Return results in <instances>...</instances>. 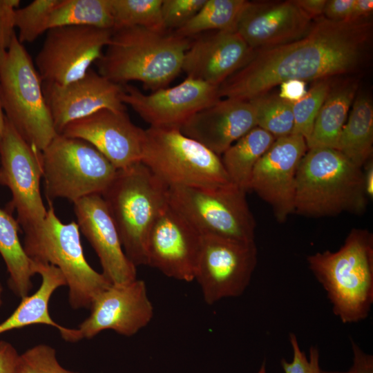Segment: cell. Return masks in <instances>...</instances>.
<instances>
[{"instance_id": "obj_6", "label": "cell", "mask_w": 373, "mask_h": 373, "mask_svg": "<svg viewBox=\"0 0 373 373\" xmlns=\"http://www.w3.org/2000/svg\"><path fill=\"white\" fill-rule=\"evenodd\" d=\"M23 232L27 256L32 260L55 266L63 274L73 309H90L97 296L112 285L87 262L77 222L63 223L52 204H49L39 225Z\"/></svg>"}, {"instance_id": "obj_29", "label": "cell", "mask_w": 373, "mask_h": 373, "mask_svg": "<svg viewBox=\"0 0 373 373\" xmlns=\"http://www.w3.org/2000/svg\"><path fill=\"white\" fill-rule=\"evenodd\" d=\"M68 26L112 29L111 0H59L48 21V30Z\"/></svg>"}, {"instance_id": "obj_25", "label": "cell", "mask_w": 373, "mask_h": 373, "mask_svg": "<svg viewBox=\"0 0 373 373\" xmlns=\"http://www.w3.org/2000/svg\"><path fill=\"white\" fill-rule=\"evenodd\" d=\"M373 106L370 97L358 95L338 140L336 150L358 167L372 158Z\"/></svg>"}, {"instance_id": "obj_45", "label": "cell", "mask_w": 373, "mask_h": 373, "mask_svg": "<svg viewBox=\"0 0 373 373\" xmlns=\"http://www.w3.org/2000/svg\"><path fill=\"white\" fill-rule=\"evenodd\" d=\"M363 180L365 192L368 199L373 197V162L372 158L369 160L363 166Z\"/></svg>"}, {"instance_id": "obj_40", "label": "cell", "mask_w": 373, "mask_h": 373, "mask_svg": "<svg viewBox=\"0 0 373 373\" xmlns=\"http://www.w3.org/2000/svg\"><path fill=\"white\" fill-rule=\"evenodd\" d=\"M355 0L327 1L323 10L325 18L334 21H345L348 17Z\"/></svg>"}, {"instance_id": "obj_11", "label": "cell", "mask_w": 373, "mask_h": 373, "mask_svg": "<svg viewBox=\"0 0 373 373\" xmlns=\"http://www.w3.org/2000/svg\"><path fill=\"white\" fill-rule=\"evenodd\" d=\"M41 151L28 143L6 118L0 139V184L10 190L8 207L23 231L39 225L47 209L41 195Z\"/></svg>"}, {"instance_id": "obj_42", "label": "cell", "mask_w": 373, "mask_h": 373, "mask_svg": "<svg viewBox=\"0 0 373 373\" xmlns=\"http://www.w3.org/2000/svg\"><path fill=\"white\" fill-rule=\"evenodd\" d=\"M19 355L10 343L0 341V373H13Z\"/></svg>"}, {"instance_id": "obj_27", "label": "cell", "mask_w": 373, "mask_h": 373, "mask_svg": "<svg viewBox=\"0 0 373 373\" xmlns=\"http://www.w3.org/2000/svg\"><path fill=\"white\" fill-rule=\"evenodd\" d=\"M19 227L11 212L0 207V255L9 274V287L21 299L32 289L35 273L19 238Z\"/></svg>"}, {"instance_id": "obj_1", "label": "cell", "mask_w": 373, "mask_h": 373, "mask_svg": "<svg viewBox=\"0 0 373 373\" xmlns=\"http://www.w3.org/2000/svg\"><path fill=\"white\" fill-rule=\"evenodd\" d=\"M371 32L365 19L319 18L297 40L254 50L247 64L219 86V95L249 100L287 80H323L348 73L359 64Z\"/></svg>"}, {"instance_id": "obj_19", "label": "cell", "mask_w": 373, "mask_h": 373, "mask_svg": "<svg viewBox=\"0 0 373 373\" xmlns=\"http://www.w3.org/2000/svg\"><path fill=\"white\" fill-rule=\"evenodd\" d=\"M43 90L58 134L69 123L99 110L126 111L122 100L124 85L91 69L68 84L44 82Z\"/></svg>"}, {"instance_id": "obj_8", "label": "cell", "mask_w": 373, "mask_h": 373, "mask_svg": "<svg viewBox=\"0 0 373 373\" xmlns=\"http://www.w3.org/2000/svg\"><path fill=\"white\" fill-rule=\"evenodd\" d=\"M141 162L168 186L213 189L232 184L220 157L178 128L145 130Z\"/></svg>"}, {"instance_id": "obj_24", "label": "cell", "mask_w": 373, "mask_h": 373, "mask_svg": "<svg viewBox=\"0 0 373 373\" xmlns=\"http://www.w3.org/2000/svg\"><path fill=\"white\" fill-rule=\"evenodd\" d=\"M32 268L35 274L40 275L41 283L34 294L22 298L12 314L0 323V334L26 326L43 324L57 328L61 337L70 342L73 329L55 322L48 309L49 301L55 291L66 286L63 274L54 265L35 260H32Z\"/></svg>"}, {"instance_id": "obj_3", "label": "cell", "mask_w": 373, "mask_h": 373, "mask_svg": "<svg viewBox=\"0 0 373 373\" xmlns=\"http://www.w3.org/2000/svg\"><path fill=\"white\" fill-rule=\"evenodd\" d=\"M307 260L342 323L367 318L373 304V235L370 231L352 229L337 251L317 252Z\"/></svg>"}, {"instance_id": "obj_31", "label": "cell", "mask_w": 373, "mask_h": 373, "mask_svg": "<svg viewBox=\"0 0 373 373\" xmlns=\"http://www.w3.org/2000/svg\"><path fill=\"white\" fill-rule=\"evenodd\" d=\"M162 0H111L113 30L140 26L165 32L161 12Z\"/></svg>"}, {"instance_id": "obj_18", "label": "cell", "mask_w": 373, "mask_h": 373, "mask_svg": "<svg viewBox=\"0 0 373 373\" xmlns=\"http://www.w3.org/2000/svg\"><path fill=\"white\" fill-rule=\"evenodd\" d=\"M59 134L88 142L117 170L141 161L145 130L132 122L126 111L99 110L69 123Z\"/></svg>"}, {"instance_id": "obj_39", "label": "cell", "mask_w": 373, "mask_h": 373, "mask_svg": "<svg viewBox=\"0 0 373 373\" xmlns=\"http://www.w3.org/2000/svg\"><path fill=\"white\" fill-rule=\"evenodd\" d=\"M353 353V363L348 371L329 372L322 370L321 373H373V356L365 353L353 340H351Z\"/></svg>"}, {"instance_id": "obj_44", "label": "cell", "mask_w": 373, "mask_h": 373, "mask_svg": "<svg viewBox=\"0 0 373 373\" xmlns=\"http://www.w3.org/2000/svg\"><path fill=\"white\" fill-rule=\"evenodd\" d=\"M311 19L318 17L323 13L326 0H294L293 1Z\"/></svg>"}, {"instance_id": "obj_46", "label": "cell", "mask_w": 373, "mask_h": 373, "mask_svg": "<svg viewBox=\"0 0 373 373\" xmlns=\"http://www.w3.org/2000/svg\"><path fill=\"white\" fill-rule=\"evenodd\" d=\"M6 123V116L3 113V109L2 106L1 91H0V139L3 135Z\"/></svg>"}, {"instance_id": "obj_9", "label": "cell", "mask_w": 373, "mask_h": 373, "mask_svg": "<svg viewBox=\"0 0 373 373\" xmlns=\"http://www.w3.org/2000/svg\"><path fill=\"white\" fill-rule=\"evenodd\" d=\"M44 194L49 204L57 198L72 202L102 195L117 169L88 142L58 134L41 151Z\"/></svg>"}, {"instance_id": "obj_34", "label": "cell", "mask_w": 373, "mask_h": 373, "mask_svg": "<svg viewBox=\"0 0 373 373\" xmlns=\"http://www.w3.org/2000/svg\"><path fill=\"white\" fill-rule=\"evenodd\" d=\"M331 87L326 79L316 82L305 95L292 103L294 119L293 134L303 136L305 140L309 137L316 117Z\"/></svg>"}, {"instance_id": "obj_48", "label": "cell", "mask_w": 373, "mask_h": 373, "mask_svg": "<svg viewBox=\"0 0 373 373\" xmlns=\"http://www.w3.org/2000/svg\"><path fill=\"white\" fill-rule=\"evenodd\" d=\"M3 288L0 283V307L3 304L2 294H3Z\"/></svg>"}, {"instance_id": "obj_28", "label": "cell", "mask_w": 373, "mask_h": 373, "mask_svg": "<svg viewBox=\"0 0 373 373\" xmlns=\"http://www.w3.org/2000/svg\"><path fill=\"white\" fill-rule=\"evenodd\" d=\"M275 140L271 134L256 126L222 153L220 159L233 184L246 193L250 191L254 169Z\"/></svg>"}, {"instance_id": "obj_47", "label": "cell", "mask_w": 373, "mask_h": 373, "mask_svg": "<svg viewBox=\"0 0 373 373\" xmlns=\"http://www.w3.org/2000/svg\"><path fill=\"white\" fill-rule=\"evenodd\" d=\"M257 373H267L265 361H264L262 363V365H261V366H260V369H259V370L258 371Z\"/></svg>"}, {"instance_id": "obj_12", "label": "cell", "mask_w": 373, "mask_h": 373, "mask_svg": "<svg viewBox=\"0 0 373 373\" xmlns=\"http://www.w3.org/2000/svg\"><path fill=\"white\" fill-rule=\"evenodd\" d=\"M257 256L255 241L202 236L194 280L200 285L204 302L211 305L241 296L251 282Z\"/></svg>"}, {"instance_id": "obj_13", "label": "cell", "mask_w": 373, "mask_h": 373, "mask_svg": "<svg viewBox=\"0 0 373 373\" xmlns=\"http://www.w3.org/2000/svg\"><path fill=\"white\" fill-rule=\"evenodd\" d=\"M113 31L86 26L49 29L35 61L42 82L65 85L84 77L102 57Z\"/></svg>"}, {"instance_id": "obj_20", "label": "cell", "mask_w": 373, "mask_h": 373, "mask_svg": "<svg viewBox=\"0 0 373 373\" xmlns=\"http://www.w3.org/2000/svg\"><path fill=\"white\" fill-rule=\"evenodd\" d=\"M73 204L79 231L97 254L102 274L113 285L135 280L137 267L124 253L117 227L102 195H88Z\"/></svg>"}, {"instance_id": "obj_38", "label": "cell", "mask_w": 373, "mask_h": 373, "mask_svg": "<svg viewBox=\"0 0 373 373\" xmlns=\"http://www.w3.org/2000/svg\"><path fill=\"white\" fill-rule=\"evenodd\" d=\"M19 0H0V55L9 48L15 32V12Z\"/></svg>"}, {"instance_id": "obj_15", "label": "cell", "mask_w": 373, "mask_h": 373, "mask_svg": "<svg viewBox=\"0 0 373 373\" xmlns=\"http://www.w3.org/2000/svg\"><path fill=\"white\" fill-rule=\"evenodd\" d=\"M90 315L75 329L76 342L106 329L132 336L151 321L154 309L144 280L111 285L93 301Z\"/></svg>"}, {"instance_id": "obj_43", "label": "cell", "mask_w": 373, "mask_h": 373, "mask_svg": "<svg viewBox=\"0 0 373 373\" xmlns=\"http://www.w3.org/2000/svg\"><path fill=\"white\" fill-rule=\"evenodd\" d=\"M373 10L372 0H355L352 10L345 21L354 22L364 20Z\"/></svg>"}, {"instance_id": "obj_16", "label": "cell", "mask_w": 373, "mask_h": 373, "mask_svg": "<svg viewBox=\"0 0 373 373\" xmlns=\"http://www.w3.org/2000/svg\"><path fill=\"white\" fill-rule=\"evenodd\" d=\"M202 236L169 203L153 222L146 241V265L178 280H194Z\"/></svg>"}, {"instance_id": "obj_21", "label": "cell", "mask_w": 373, "mask_h": 373, "mask_svg": "<svg viewBox=\"0 0 373 373\" xmlns=\"http://www.w3.org/2000/svg\"><path fill=\"white\" fill-rule=\"evenodd\" d=\"M312 19L293 1L250 2L242 10L236 31L254 50L297 40L311 28Z\"/></svg>"}, {"instance_id": "obj_7", "label": "cell", "mask_w": 373, "mask_h": 373, "mask_svg": "<svg viewBox=\"0 0 373 373\" xmlns=\"http://www.w3.org/2000/svg\"><path fill=\"white\" fill-rule=\"evenodd\" d=\"M35 63L15 35L0 55V91L8 121L30 145L43 151L58 135Z\"/></svg>"}, {"instance_id": "obj_23", "label": "cell", "mask_w": 373, "mask_h": 373, "mask_svg": "<svg viewBox=\"0 0 373 373\" xmlns=\"http://www.w3.org/2000/svg\"><path fill=\"white\" fill-rule=\"evenodd\" d=\"M256 126V112L249 101L226 98L196 113L180 131L220 156Z\"/></svg>"}, {"instance_id": "obj_32", "label": "cell", "mask_w": 373, "mask_h": 373, "mask_svg": "<svg viewBox=\"0 0 373 373\" xmlns=\"http://www.w3.org/2000/svg\"><path fill=\"white\" fill-rule=\"evenodd\" d=\"M248 101L255 110L258 127L267 131L276 139L293 134L292 103L278 95L267 93Z\"/></svg>"}, {"instance_id": "obj_37", "label": "cell", "mask_w": 373, "mask_h": 373, "mask_svg": "<svg viewBox=\"0 0 373 373\" xmlns=\"http://www.w3.org/2000/svg\"><path fill=\"white\" fill-rule=\"evenodd\" d=\"M289 343L293 356L291 362L281 359L280 364L285 373H321L320 353L316 346L312 345L309 350V357L301 350L296 336L289 334Z\"/></svg>"}, {"instance_id": "obj_17", "label": "cell", "mask_w": 373, "mask_h": 373, "mask_svg": "<svg viewBox=\"0 0 373 373\" xmlns=\"http://www.w3.org/2000/svg\"><path fill=\"white\" fill-rule=\"evenodd\" d=\"M307 151L301 135L276 138L254 169L250 191L269 204L279 222L294 213L296 173Z\"/></svg>"}, {"instance_id": "obj_33", "label": "cell", "mask_w": 373, "mask_h": 373, "mask_svg": "<svg viewBox=\"0 0 373 373\" xmlns=\"http://www.w3.org/2000/svg\"><path fill=\"white\" fill-rule=\"evenodd\" d=\"M59 0H35L15 12V27L19 41L30 43L48 30L50 14Z\"/></svg>"}, {"instance_id": "obj_2", "label": "cell", "mask_w": 373, "mask_h": 373, "mask_svg": "<svg viewBox=\"0 0 373 373\" xmlns=\"http://www.w3.org/2000/svg\"><path fill=\"white\" fill-rule=\"evenodd\" d=\"M192 39L140 26L115 29L97 61L98 73L121 85L137 81L153 91L165 88L182 70Z\"/></svg>"}, {"instance_id": "obj_14", "label": "cell", "mask_w": 373, "mask_h": 373, "mask_svg": "<svg viewBox=\"0 0 373 373\" xmlns=\"http://www.w3.org/2000/svg\"><path fill=\"white\" fill-rule=\"evenodd\" d=\"M220 99L219 86L186 77L182 83L146 95L124 85L122 100L151 127L178 128L200 111Z\"/></svg>"}, {"instance_id": "obj_4", "label": "cell", "mask_w": 373, "mask_h": 373, "mask_svg": "<svg viewBox=\"0 0 373 373\" xmlns=\"http://www.w3.org/2000/svg\"><path fill=\"white\" fill-rule=\"evenodd\" d=\"M367 202L362 168L334 149L307 151L296 173L294 213L308 217L361 214Z\"/></svg>"}, {"instance_id": "obj_10", "label": "cell", "mask_w": 373, "mask_h": 373, "mask_svg": "<svg viewBox=\"0 0 373 373\" xmlns=\"http://www.w3.org/2000/svg\"><path fill=\"white\" fill-rule=\"evenodd\" d=\"M168 201L201 236L255 241L246 192L233 184L213 189L169 186Z\"/></svg>"}, {"instance_id": "obj_35", "label": "cell", "mask_w": 373, "mask_h": 373, "mask_svg": "<svg viewBox=\"0 0 373 373\" xmlns=\"http://www.w3.org/2000/svg\"><path fill=\"white\" fill-rule=\"evenodd\" d=\"M13 373H77L60 365L53 347L35 345L19 355Z\"/></svg>"}, {"instance_id": "obj_22", "label": "cell", "mask_w": 373, "mask_h": 373, "mask_svg": "<svg viewBox=\"0 0 373 373\" xmlns=\"http://www.w3.org/2000/svg\"><path fill=\"white\" fill-rule=\"evenodd\" d=\"M254 52L236 31H216L191 40L182 70L187 77L219 86Z\"/></svg>"}, {"instance_id": "obj_36", "label": "cell", "mask_w": 373, "mask_h": 373, "mask_svg": "<svg viewBox=\"0 0 373 373\" xmlns=\"http://www.w3.org/2000/svg\"><path fill=\"white\" fill-rule=\"evenodd\" d=\"M206 0H162V17L167 30H178L191 20Z\"/></svg>"}, {"instance_id": "obj_30", "label": "cell", "mask_w": 373, "mask_h": 373, "mask_svg": "<svg viewBox=\"0 0 373 373\" xmlns=\"http://www.w3.org/2000/svg\"><path fill=\"white\" fill-rule=\"evenodd\" d=\"M247 3L245 0H206L195 15L174 32L191 38L207 30L236 31Z\"/></svg>"}, {"instance_id": "obj_26", "label": "cell", "mask_w": 373, "mask_h": 373, "mask_svg": "<svg viewBox=\"0 0 373 373\" xmlns=\"http://www.w3.org/2000/svg\"><path fill=\"white\" fill-rule=\"evenodd\" d=\"M355 83L347 82L330 89L306 140L307 149H336L339 135L356 93Z\"/></svg>"}, {"instance_id": "obj_5", "label": "cell", "mask_w": 373, "mask_h": 373, "mask_svg": "<svg viewBox=\"0 0 373 373\" xmlns=\"http://www.w3.org/2000/svg\"><path fill=\"white\" fill-rule=\"evenodd\" d=\"M169 186L141 161L119 169L102 194L117 227L128 258L146 265L150 229L168 204Z\"/></svg>"}, {"instance_id": "obj_41", "label": "cell", "mask_w": 373, "mask_h": 373, "mask_svg": "<svg viewBox=\"0 0 373 373\" xmlns=\"http://www.w3.org/2000/svg\"><path fill=\"white\" fill-rule=\"evenodd\" d=\"M307 93L306 82L298 79H289L280 84L278 97L290 103L303 98Z\"/></svg>"}]
</instances>
